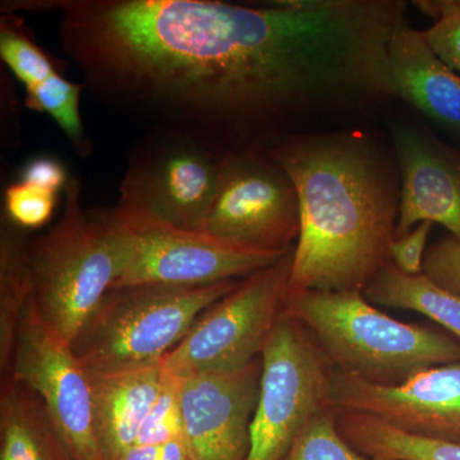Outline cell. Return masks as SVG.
Masks as SVG:
<instances>
[{
  "mask_svg": "<svg viewBox=\"0 0 460 460\" xmlns=\"http://www.w3.org/2000/svg\"><path fill=\"white\" fill-rule=\"evenodd\" d=\"M59 12L62 49L96 102L224 153L328 131L361 108L372 42L353 0H22Z\"/></svg>",
  "mask_w": 460,
  "mask_h": 460,
  "instance_id": "cell-1",
  "label": "cell"
},
{
  "mask_svg": "<svg viewBox=\"0 0 460 460\" xmlns=\"http://www.w3.org/2000/svg\"><path fill=\"white\" fill-rule=\"evenodd\" d=\"M295 184L301 228L288 296L362 292L390 262L401 202L392 141L368 126L289 136L265 148Z\"/></svg>",
  "mask_w": 460,
  "mask_h": 460,
  "instance_id": "cell-2",
  "label": "cell"
},
{
  "mask_svg": "<svg viewBox=\"0 0 460 460\" xmlns=\"http://www.w3.org/2000/svg\"><path fill=\"white\" fill-rule=\"evenodd\" d=\"M62 217L27 243L31 305L68 343L119 279L132 255V234L117 210H86L83 184L69 178Z\"/></svg>",
  "mask_w": 460,
  "mask_h": 460,
  "instance_id": "cell-3",
  "label": "cell"
},
{
  "mask_svg": "<svg viewBox=\"0 0 460 460\" xmlns=\"http://www.w3.org/2000/svg\"><path fill=\"white\" fill-rule=\"evenodd\" d=\"M286 314L310 330L335 370L378 386L460 362V341L443 330L393 319L362 292L288 296Z\"/></svg>",
  "mask_w": 460,
  "mask_h": 460,
  "instance_id": "cell-4",
  "label": "cell"
},
{
  "mask_svg": "<svg viewBox=\"0 0 460 460\" xmlns=\"http://www.w3.org/2000/svg\"><path fill=\"white\" fill-rule=\"evenodd\" d=\"M239 281L201 287L146 284L109 290L72 341V349L89 372L162 361L201 314Z\"/></svg>",
  "mask_w": 460,
  "mask_h": 460,
  "instance_id": "cell-5",
  "label": "cell"
},
{
  "mask_svg": "<svg viewBox=\"0 0 460 460\" xmlns=\"http://www.w3.org/2000/svg\"><path fill=\"white\" fill-rule=\"evenodd\" d=\"M293 251L251 274L211 305L177 347L162 359L178 380L246 367L261 356L286 311Z\"/></svg>",
  "mask_w": 460,
  "mask_h": 460,
  "instance_id": "cell-6",
  "label": "cell"
},
{
  "mask_svg": "<svg viewBox=\"0 0 460 460\" xmlns=\"http://www.w3.org/2000/svg\"><path fill=\"white\" fill-rule=\"evenodd\" d=\"M261 361L246 460H283L308 422L332 407L334 366L310 330L286 311L266 341Z\"/></svg>",
  "mask_w": 460,
  "mask_h": 460,
  "instance_id": "cell-7",
  "label": "cell"
},
{
  "mask_svg": "<svg viewBox=\"0 0 460 460\" xmlns=\"http://www.w3.org/2000/svg\"><path fill=\"white\" fill-rule=\"evenodd\" d=\"M226 154L193 136L146 129L127 156L117 208L202 232Z\"/></svg>",
  "mask_w": 460,
  "mask_h": 460,
  "instance_id": "cell-8",
  "label": "cell"
},
{
  "mask_svg": "<svg viewBox=\"0 0 460 460\" xmlns=\"http://www.w3.org/2000/svg\"><path fill=\"white\" fill-rule=\"evenodd\" d=\"M299 199L287 172L266 150L224 157L202 232L244 250L286 255L298 241Z\"/></svg>",
  "mask_w": 460,
  "mask_h": 460,
  "instance_id": "cell-9",
  "label": "cell"
},
{
  "mask_svg": "<svg viewBox=\"0 0 460 460\" xmlns=\"http://www.w3.org/2000/svg\"><path fill=\"white\" fill-rule=\"evenodd\" d=\"M115 210L131 232L133 247L126 269L111 289L146 284L201 287L242 280L284 256L235 247L153 215L117 206Z\"/></svg>",
  "mask_w": 460,
  "mask_h": 460,
  "instance_id": "cell-10",
  "label": "cell"
},
{
  "mask_svg": "<svg viewBox=\"0 0 460 460\" xmlns=\"http://www.w3.org/2000/svg\"><path fill=\"white\" fill-rule=\"evenodd\" d=\"M12 376L41 399L72 460H105L96 438L89 372L31 302L18 329Z\"/></svg>",
  "mask_w": 460,
  "mask_h": 460,
  "instance_id": "cell-11",
  "label": "cell"
},
{
  "mask_svg": "<svg viewBox=\"0 0 460 460\" xmlns=\"http://www.w3.org/2000/svg\"><path fill=\"white\" fill-rule=\"evenodd\" d=\"M329 401L341 411H361L411 434L460 443V362L420 372L399 386H378L335 370Z\"/></svg>",
  "mask_w": 460,
  "mask_h": 460,
  "instance_id": "cell-12",
  "label": "cell"
},
{
  "mask_svg": "<svg viewBox=\"0 0 460 460\" xmlns=\"http://www.w3.org/2000/svg\"><path fill=\"white\" fill-rule=\"evenodd\" d=\"M261 356L246 367L180 380L181 435L193 460H246Z\"/></svg>",
  "mask_w": 460,
  "mask_h": 460,
  "instance_id": "cell-13",
  "label": "cell"
},
{
  "mask_svg": "<svg viewBox=\"0 0 460 460\" xmlns=\"http://www.w3.org/2000/svg\"><path fill=\"white\" fill-rule=\"evenodd\" d=\"M401 202L395 237L419 224L438 223L460 241V153L432 133L405 119L390 122Z\"/></svg>",
  "mask_w": 460,
  "mask_h": 460,
  "instance_id": "cell-14",
  "label": "cell"
},
{
  "mask_svg": "<svg viewBox=\"0 0 460 460\" xmlns=\"http://www.w3.org/2000/svg\"><path fill=\"white\" fill-rule=\"evenodd\" d=\"M387 75L393 98L436 126L460 136V75L445 65L423 32L404 21L390 40Z\"/></svg>",
  "mask_w": 460,
  "mask_h": 460,
  "instance_id": "cell-15",
  "label": "cell"
},
{
  "mask_svg": "<svg viewBox=\"0 0 460 460\" xmlns=\"http://www.w3.org/2000/svg\"><path fill=\"white\" fill-rule=\"evenodd\" d=\"M89 375L100 449L105 460H117L127 447L137 443L168 374L159 361Z\"/></svg>",
  "mask_w": 460,
  "mask_h": 460,
  "instance_id": "cell-16",
  "label": "cell"
},
{
  "mask_svg": "<svg viewBox=\"0 0 460 460\" xmlns=\"http://www.w3.org/2000/svg\"><path fill=\"white\" fill-rule=\"evenodd\" d=\"M0 460H72L41 399L13 376L2 381Z\"/></svg>",
  "mask_w": 460,
  "mask_h": 460,
  "instance_id": "cell-17",
  "label": "cell"
},
{
  "mask_svg": "<svg viewBox=\"0 0 460 460\" xmlns=\"http://www.w3.org/2000/svg\"><path fill=\"white\" fill-rule=\"evenodd\" d=\"M341 436L372 460H460V443L411 434L361 411H338Z\"/></svg>",
  "mask_w": 460,
  "mask_h": 460,
  "instance_id": "cell-18",
  "label": "cell"
},
{
  "mask_svg": "<svg viewBox=\"0 0 460 460\" xmlns=\"http://www.w3.org/2000/svg\"><path fill=\"white\" fill-rule=\"evenodd\" d=\"M22 228L3 217L0 232V371L2 381L12 377L14 348L21 320L31 301L27 243Z\"/></svg>",
  "mask_w": 460,
  "mask_h": 460,
  "instance_id": "cell-19",
  "label": "cell"
},
{
  "mask_svg": "<svg viewBox=\"0 0 460 460\" xmlns=\"http://www.w3.org/2000/svg\"><path fill=\"white\" fill-rule=\"evenodd\" d=\"M372 305L423 314L460 341V296L438 286L425 274H404L387 262L363 290Z\"/></svg>",
  "mask_w": 460,
  "mask_h": 460,
  "instance_id": "cell-20",
  "label": "cell"
},
{
  "mask_svg": "<svg viewBox=\"0 0 460 460\" xmlns=\"http://www.w3.org/2000/svg\"><path fill=\"white\" fill-rule=\"evenodd\" d=\"M84 90L83 83H72L58 72L45 83L27 89L25 99L27 108L53 118L75 155L83 160L89 159L93 154V142L84 129L80 111Z\"/></svg>",
  "mask_w": 460,
  "mask_h": 460,
  "instance_id": "cell-21",
  "label": "cell"
},
{
  "mask_svg": "<svg viewBox=\"0 0 460 460\" xmlns=\"http://www.w3.org/2000/svg\"><path fill=\"white\" fill-rule=\"evenodd\" d=\"M0 57L26 90L59 72L50 57L27 33L23 21L14 13H3L0 18Z\"/></svg>",
  "mask_w": 460,
  "mask_h": 460,
  "instance_id": "cell-22",
  "label": "cell"
},
{
  "mask_svg": "<svg viewBox=\"0 0 460 460\" xmlns=\"http://www.w3.org/2000/svg\"><path fill=\"white\" fill-rule=\"evenodd\" d=\"M338 410L328 407L308 422L283 460H372L341 436Z\"/></svg>",
  "mask_w": 460,
  "mask_h": 460,
  "instance_id": "cell-23",
  "label": "cell"
},
{
  "mask_svg": "<svg viewBox=\"0 0 460 460\" xmlns=\"http://www.w3.org/2000/svg\"><path fill=\"white\" fill-rule=\"evenodd\" d=\"M414 4L435 18L434 25L423 31L429 47L460 75V0H428Z\"/></svg>",
  "mask_w": 460,
  "mask_h": 460,
  "instance_id": "cell-24",
  "label": "cell"
},
{
  "mask_svg": "<svg viewBox=\"0 0 460 460\" xmlns=\"http://www.w3.org/2000/svg\"><path fill=\"white\" fill-rule=\"evenodd\" d=\"M58 199L53 190L18 181L5 190L4 214L20 228H41L53 217Z\"/></svg>",
  "mask_w": 460,
  "mask_h": 460,
  "instance_id": "cell-25",
  "label": "cell"
},
{
  "mask_svg": "<svg viewBox=\"0 0 460 460\" xmlns=\"http://www.w3.org/2000/svg\"><path fill=\"white\" fill-rule=\"evenodd\" d=\"M168 374V372H166ZM181 435L180 380L168 374L164 386L138 436V444H160Z\"/></svg>",
  "mask_w": 460,
  "mask_h": 460,
  "instance_id": "cell-26",
  "label": "cell"
},
{
  "mask_svg": "<svg viewBox=\"0 0 460 460\" xmlns=\"http://www.w3.org/2000/svg\"><path fill=\"white\" fill-rule=\"evenodd\" d=\"M423 274L460 296V241L449 235L432 244L426 252Z\"/></svg>",
  "mask_w": 460,
  "mask_h": 460,
  "instance_id": "cell-27",
  "label": "cell"
},
{
  "mask_svg": "<svg viewBox=\"0 0 460 460\" xmlns=\"http://www.w3.org/2000/svg\"><path fill=\"white\" fill-rule=\"evenodd\" d=\"M432 226L434 224L429 222L420 223L407 234L392 242L389 256L396 269L411 277L423 274V263L428 252L426 244Z\"/></svg>",
  "mask_w": 460,
  "mask_h": 460,
  "instance_id": "cell-28",
  "label": "cell"
},
{
  "mask_svg": "<svg viewBox=\"0 0 460 460\" xmlns=\"http://www.w3.org/2000/svg\"><path fill=\"white\" fill-rule=\"evenodd\" d=\"M69 178L65 165L50 156L35 157L27 162L20 172V181L35 184L57 193L65 190Z\"/></svg>",
  "mask_w": 460,
  "mask_h": 460,
  "instance_id": "cell-29",
  "label": "cell"
},
{
  "mask_svg": "<svg viewBox=\"0 0 460 460\" xmlns=\"http://www.w3.org/2000/svg\"><path fill=\"white\" fill-rule=\"evenodd\" d=\"M117 460H193L183 435L160 444H138L127 447Z\"/></svg>",
  "mask_w": 460,
  "mask_h": 460,
  "instance_id": "cell-30",
  "label": "cell"
}]
</instances>
